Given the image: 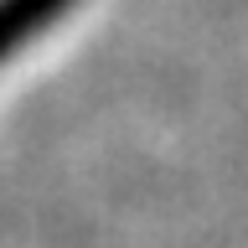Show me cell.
<instances>
[{"label": "cell", "instance_id": "cell-1", "mask_svg": "<svg viewBox=\"0 0 248 248\" xmlns=\"http://www.w3.org/2000/svg\"><path fill=\"white\" fill-rule=\"evenodd\" d=\"M67 5H73V0H0V62L11 57L36 26L57 21Z\"/></svg>", "mask_w": 248, "mask_h": 248}]
</instances>
